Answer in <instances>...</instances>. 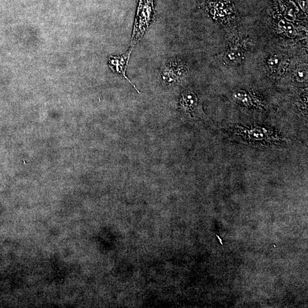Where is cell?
<instances>
[{
    "mask_svg": "<svg viewBox=\"0 0 308 308\" xmlns=\"http://www.w3.org/2000/svg\"><path fill=\"white\" fill-rule=\"evenodd\" d=\"M186 67L176 60H170L161 67L160 75L163 81L167 83L178 81L186 72Z\"/></svg>",
    "mask_w": 308,
    "mask_h": 308,
    "instance_id": "6da1fadb",
    "label": "cell"
},
{
    "mask_svg": "<svg viewBox=\"0 0 308 308\" xmlns=\"http://www.w3.org/2000/svg\"><path fill=\"white\" fill-rule=\"evenodd\" d=\"M207 10L215 19L225 20L232 16L234 9L227 0H208Z\"/></svg>",
    "mask_w": 308,
    "mask_h": 308,
    "instance_id": "7a4b0ae2",
    "label": "cell"
},
{
    "mask_svg": "<svg viewBox=\"0 0 308 308\" xmlns=\"http://www.w3.org/2000/svg\"><path fill=\"white\" fill-rule=\"evenodd\" d=\"M268 65L270 73L280 76L288 66V61L281 55H274L269 59Z\"/></svg>",
    "mask_w": 308,
    "mask_h": 308,
    "instance_id": "3957f363",
    "label": "cell"
},
{
    "mask_svg": "<svg viewBox=\"0 0 308 308\" xmlns=\"http://www.w3.org/2000/svg\"><path fill=\"white\" fill-rule=\"evenodd\" d=\"M180 105L186 111L190 112L196 110L198 106V100L193 93H186L180 101Z\"/></svg>",
    "mask_w": 308,
    "mask_h": 308,
    "instance_id": "277c9868",
    "label": "cell"
},
{
    "mask_svg": "<svg viewBox=\"0 0 308 308\" xmlns=\"http://www.w3.org/2000/svg\"><path fill=\"white\" fill-rule=\"evenodd\" d=\"M278 24L279 25L280 28L286 34L287 36L290 38H294L296 36L295 28L290 22L285 20H280Z\"/></svg>",
    "mask_w": 308,
    "mask_h": 308,
    "instance_id": "5b68a950",
    "label": "cell"
},
{
    "mask_svg": "<svg viewBox=\"0 0 308 308\" xmlns=\"http://www.w3.org/2000/svg\"><path fill=\"white\" fill-rule=\"evenodd\" d=\"M308 71L306 67H300L297 69L295 73V77L297 80L300 81H305L307 79Z\"/></svg>",
    "mask_w": 308,
    "mask_h": 308,
    "instance_id": "8992f818",
    "label": "cell"
},
{
    "mask_svg": "<svg viewBox=\"0 0 308 308\" xmlns=\"http://www.w3.org/2000/svg\"><path fill=\"white\" fill-rule=\"evenodd\" d=\"M298 10L294 3H289L287 9L286 16L288 20H294L296 11Z\"/></svg>",
    "mask_w": 308,
    "mask_h": 308,
    "instance_id": "52a82bcc",
    "label": "cell"
},
{
    "mask_svg": "<svg viewBox=\"0 0 308 308\" xmlns=\"http://www.w3.org/2000/svg\"><path fill=\"white\" fill-rule=\"evenodd\" d=\"M240 51L238 50V48L236 50H231L230 51H228L226 56V58L229 61H234L235 60L238 59L239 58Z\"/></svg>",
    "mask_w": 308,
    "mask_h": 308,
    "instance_id": "ba28073f",
    "label": "cell"
},
{
    "mask_svg": "<svg viewBox=\"0 0 308 308\" xmlns=\"http://www.w3.org/2000/svg\"><path fill=\"white\" fill-rule=\"evenodd\" d=\"M299 3L304 10L307 11V0H299Z\"/></svg>",
    "mask_w": 308,
    "mask_h": 308,
    "instance_id": "9c48e42d",
    "label": "cell"
}]
</instances>
